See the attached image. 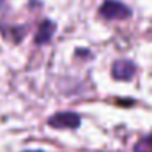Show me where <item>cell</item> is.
<instances>
[{
    "label": "cell",
    "mask_w": 152,
    "mask_h": 152,
    "mask_svg": "<svg viewBox=\"0 0 152 152\" xmlns=\"http://www.w3.org/2000/svg\"><path fill=\"white\" fill-rule=\"evenodd\" d=\"M98 13L105 20H126L131 17V8L118 0H105Z\"/></svg>",
    "instance_id": "1"
},
{
    "label": "cell",
    "mask_w": 152,
    "mask_h": 152,
    "mask_svg": "<svg viewBox=\"0 0 152 152\" xmlns=\"http://www.w3.org/2000/svg\"><path fill=\"white\" fill-rule=\"evenodd\" d=\"M54 33H56V25H54L53 21L51 20L41 21L39 28H38V31H36V36H34V43H36L38 46L48 44L51 41V38H53Z\"/></svg>",
    "instance_id": "4"
},
{
    "label": "cell",
    "mask_w": 152,
    "mask_h": 152,
    "mask_svg": "<svg viewBox=\"0 0 152 152\" xmlns=\"http://www.w3.org/2000/svg\"><path fill=\"white\" fill-rule=\"evenodd\" d=\"M4 4H5V0H0V7H2Z\"/></svg>",
    "instance_id": "7"
},
{
    "label": "cell",
    "mask_w": 152,
    "mask_h": 152,
    "mask_svg": "<svg viewBox=\"0 0 152 152\" xmlns=\"http://www.w3.org/2000/svg\"><path fill=\"white\" fill-rule=\"evenodd\" d=\"M31 152H43V151H31Z\"/></svg>",
    "instance_id": "8"
},
{
    "label": "cell",
    "mask_w": 152,
    "mask_h": 152,
    "mask_svg": "<svg viewBox=\"0 0 152 152\" xmlns=\"http://www.w3.org/2000/svg\"><path fill=\"white\" fill-rule=\"evenodd\" d=\"M134 74H136V64L132 61H128V59L116 61L111 67V75L116 80L128 82V80H131L134 77Z\"/></svg>",
    "instance_id": "3"
},
{
    "label": "cell",
    "mask_w": 152,
    "mask_h": 152,
    "mask_svg": "<svg viewBox=\"0 0 152 152\" xmlns=\"http://www.w3.org/2000/svg\"><path fill=\"white\" fill-rule=\"evenodd\" d=\"M134 152H152V136L139 139L134 144Z\"/></svg>",
    "instance_id": "6"
},
{
    "label": "cell",
    "mask_w": 152,
    "mask_h": 152,
    "mask_svg": "<svg viewBox=\"0 0 152 152\" xmlns=\"http://www.w3.org/2000/svg\"><path fill=\"white\" fill-rule=\"evenodd\" d=\"M48 124L56 129H75L80 126V116L74 111H61L51 116Z\"/></svg>",
    "instance_id": "2"
},
{
    "label": "cell",
    "mask_w": 152,
    "mask_h": 152,
    "mask_svg": "<svg viewBox=\"0 0 152 152\" xmlns=\"http://www.w3.org/2000/svg\"><path fill=\"white\" fill-rule=\"evenodd\" d=\"M28 28L26 26H10V28H2V34L7 39H12L13 43H20L25 38Z\"/></svg>",
    "instance_id": "5"
}]
</instances>
